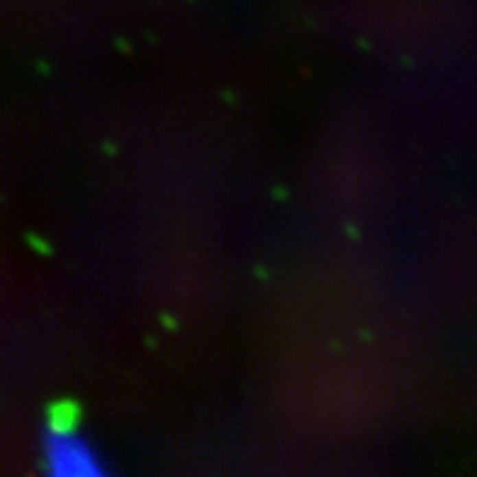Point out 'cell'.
<instances>
[{"instance_id":"obj_1","label":"cell","mask_w":477,"mask_h":477,"mask_svg":"<svg viewBox=\"0 0 477 477\" xmlns=\"http://www.w3.org/2000/svg\"><path fill=\"white\" fill-rule=\"evenodd\" d=\"M42 461L51 475H100L105 470L95 445L71 429L49 431L42 441Z\"/></svg>"}]
</instances>
